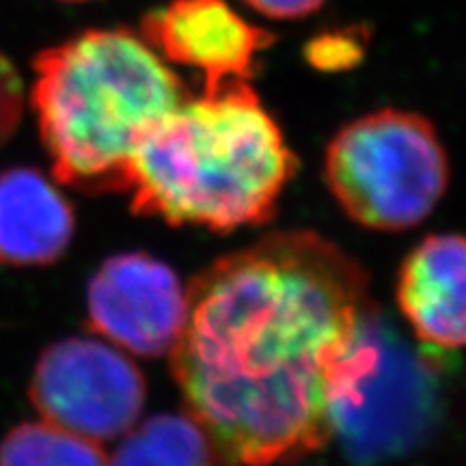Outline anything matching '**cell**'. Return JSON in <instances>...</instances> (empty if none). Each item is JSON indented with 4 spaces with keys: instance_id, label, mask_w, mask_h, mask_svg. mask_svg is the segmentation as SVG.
Instances as JSON below:
<instances>
[{
    "instance_id": "cell-14",
    "label": "cell",
    "mask_w": 466,
    "mask_h": 466,
    "mask_svg": "<svg viewBox=\"0 0 466 466\" xmlns=\"http://www.w3.org/2000/svg\"><path fill=\"white\" fill-rule=\"evenodd\" d=\"M258 14L275 20H299L318 11L326 0H244Z\"/></svg>"
},
{
    "instance_id": "cell-2",
    "label": "cell",
    "mask_w": 466,
    "mask_h": 466,
    "mask_svg": "<svg viewBox=\"0 0 466 466\" xmlns=\"http://www.w3.org/2000/svg\"><path fill=\"white\" fill-rule=\"evenodd\" d=\"M299 171L281 127L247 80L188 97L132 160V212L229 233L268 223Z\"/></svg>"
},
{
    "instance_id": "cell-11",
    "label": "cell",
    "mask_w": 466,
    "mask_h": 466,
    "mask_svg": "<svg viewBox=\"0 0 466 466\" xmlns=\"http://www.w3.org/2000/svg\"><path fill=\"white\" fill-rule=\"evenodd\" d=\"M110 466H217L203 430L186 415H162L134 425Z\"/></svg>"
},
{
    "instance_id": "cell-12",
    "label": "cell",
    "mask_w": 466,
    "mask_h": 466,
    "mask_svg": "<svg viewBox=\"0 0 466 466\" xmlns=\"http://www.w3.org/2000/svg\"><path fill=\"white\" fill-rule=\"evenodd\" d=\"M0 466H110V460L100 442L48 421H26L0 442Z\"/></svg>"
},
{
    "instance_id": "cell-13",
    "label": "cell",
    "mask_w": 466,
    "mask_h": 466,
    "mask_svg": "<svg viewBox=\"0 0 466 466\" xmlns=\"http://www.w3.org/2000/svg\"><path fill=\"white\" fill-rule=\"evenodd\" d=\"M25 106V86L14 63L0 52V147L14 137Z\"/></svg>"
},
{
    "instance_id": "cell-5",
    "label": "cell",
    "mask_w": 466,
    "mask_h": 466,
    "mask_svg": "<svg viewBox=\"0 0 466 466\" xmlns=\"http://www.w3.org/2000/svg\"><path fill=\"white\" fill-rule=\"evenodd\" d=\"M430 376L380 309H370L330 382V434L359 462L398 456L430 419Z\"/></svg>"
},
{
    "instance_id": "cell-10",
    "label": "cell",
    "mask_w": 466,
    "mask_h": 466,
    "mask_svg": "<svg viewBox=\"0 0 466 466\" xmlns=\"http://www.w3.org/2000/svg\"><path fill=\"white\" fill-rule=\"evenodd\" d=\"M72 203L37 168L0 173V264L48 266L72 244Z\"/></svg>"
},
{
    "instance_id": "cell-7",
    "label": "cell",
    "mask_w": 466,
    "mask_h": 466,
    "mask_svg": "<svg viewBox=\"0 0 466 466\" xmlns=\"http://www.w3.org/2000/svg\"><path fill=\"white\" fill-rule=\"evenodd\" d=\"M89 326L137 357L171 352L186 316V289L173 268L147 253H121L97 268L86 288Z\"/></svg>"
},
{
    "instance_id": "cell-15",
    "label": "cell",
    "mask_w": 466,
    "mask_h": 466,
    "mask_svg": "<svg viewBox=\"0 0 466 466\" xmlns=\"http://www.w3.org/2000/svg\"><path fill=\"white\" fill-rule=\"evenodd\" d=\"M69 3H80V0H69Z\"/></svg>"
},
{
    "instance_id": "cell-9",
    "label": "cell",
    "mask_w": 466,
    "mask_h": 466,
    "mask_svg": "<svg viewBox=\"0 0 466 466\" xmlns=\"http://www.w3.org/2000/svg\"><path fill=\"white\" fill-rule=\"evenodd\" d=\"M398 305L425 346L466 348V236L434 233L406 255Z\"/></svg>"
},
{
    "instance_id": "cell-3",
    "label": "cell",
    "mask_w": 466,
    "mask_h": 466,
    "mask_svg": "<svg viewBox=\"0 0 466 466\" xmlns=\"http://www.w3.org/2000/svg\"><path fill=\"white\" fill-rule=\"evenodd\" d=\"M33 66V108L52 173L86 195L130 190L137 149L190 97L158 52L126 28L86 31Z\"/></svg>"
},
{
    "instance_id": "cell-8",
    "label": "cell",
    "mask_w": 466,
    "mask_h": 466,
    "mask_svg": "<svg viewBox=\"0 0 466 466\" xmlns=\"http://www.w3.org/2000/svg\"><path fill=\"white\" fill-rule=\"evenodd\" d=\"M143 39L168 61L199 69L206 91L247 80L272 35L253 26L225 0H171L143 20Z\"/></svg>"
},
{
    "instance_id": "cell-4",
    "label": "cell",
    "mask_w": 466,
    "mask_h": 466,
    "mask_svg": "<svg viewBox=\"0 0 466 466\" xmlns=\"http://www.w3.org/2000/svg\"><path fill=\"white\" fill-rule=\"evenodd\" d=\"M324 177L359 225L406 231L439 206L450 184V162L425 116L384 108L335 134L326 149Z\"/></svg>"
},
{
    "instance_id": "cell-6",
    "label": "cell",
    "mask_w": 466,
    "mask_h": 466,
    "mask_svg": "<svg viewBox=\"0 0 466 466\" xmlns=\"http://www.w3.org/2000/svg\"><path fill=\"white\" fill-rule=\"evenodd\" d=\"M28 398L44 421L104 442L126 436L138 423L147 387L124 350L91 337H69L44 350Z\"/></svg>"
},
{
    "instance_id": "cell-1",
    "label": "cell",
    "mask_w": 466,
    "mask_h": 466,
    "mask_svg": "<svg viewBox=\"0 0 466 466\" xmlns=\"http://www.w3.org/2000/svg\"><path fill=\"white\" fill-rule=\"evenodd\" d=\"M370 277L316 231L268 233L186 288L171 371L220 466H270L330 434V382L370 309Z\"/></svg>"
}]
</instances>
